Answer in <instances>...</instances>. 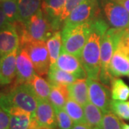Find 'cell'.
Instances as JSON below:
<instances>
[{
    "label": "cell",
    "mask_w": 129,
    "mask_h": 129,
    "mask_svg": "<svg viewBox=\"0 0 129 129\" xmlns=\"http://www.w3.org/2000/svg\"><path fill=\"white\" fill-rule=\"evenodd\" d=\"M108 28V24L102 15L92 22L90 32L80 58L88 78L99 80L101 40Z\"/></svg>",
    "instance_id": "1"
},
{
    "label": "cell",
    "mask_w": 129,
    "mask_h": 129,
    "mask_svg": "<svg viewBox=\"0 0 129 129\" xmlns=\"http://www.w3.org/2000/svg\"><path fill=\"white\" fill-rule=\"evenodd\" d=\"M38 98L29 83L12 85L9 90L0 92V106L6 112L17 108L35 114Z\"/></svg>",
    "instance_id": "2"
},
{
    "label": "cell",
    "mask_w": 129,
    "mask_h": 129,
    "mask_svg": "<svg viewBox=\"0 0 129 129\" xmlns=\"http://www.w3.org/2000/svg\"><path fill=\"white\" fill-rule=\"evenodd\" d=\"M125 29L109 27L102 37L99 81L107 86L111 85V80L113 78L109 69L111 60Z\"/></svg>",
    "instance_id": "3"
},
{
    "label": "cell",
    "mask_w": 129,
    "mask_h": 129,
    "mask_svg": "<svg viewBox=\"0 0 129 129\" xmlns=\"http://www.w3.org/2000/svg\"><path fill=\"white\" fill-rule=\"evenodd\" d=\"M92 22L70 28H62V51L75 56L80 60L83 48L90 32Z\"/></svg>",
    "instance_id": "4"
},
{
    "label": "cell",
    "mask_w": 129,
    "mask_h": 129,
    "mask_svg": "<svg viewBox=\"0 0 129 129\" xmlns=\"http://www.w3.org/2000/svg\"><path fill=\"white\" fill-rule=\"evenodd\" d=\"M101 15L99 0H85L70 12L64 21L62 28H70L92 22Z\"/></svg>",
    "instance_id": "5"
},
{
    "label": "cell",
    "mask_w": 129,
    "mask_h": 129,
    "mask_svg": "<svg viewBox=\"0 0 129 129\" xmlns=\"http://www.w3.org/2000/svg\"><path fill=\"white\" fill-rule=\"evenodd\" d=\"M103 17L109 27L125 29L129 27V12L113 0H99Z\"/></svg>",
    "instance_id": "6"
},
{
    "label": "cell",
    "mask_w": 129,
    "mask_h": 129,
    "mask_svg": "<svg viewBox=\"0 0 129 129\" xmlns=\"http://www.w3.org/2000/svg\"><path fill=\"white\" fill-rule=\"evenodd\" d=\"M22 47L28 52L36 73L40 76L47 75L50 67V61L45 41L32 40Z\"/></svg>",
    "instance_id": "7"
},
{
    "label": "cell",
    "mask_w": 129,
    "mask_h": 129,
    "mask_svg": "<svg viewBox=\"0 0 129 129\" xmlns=\"http://www.w3.org/2000/svg\"><path fill=\"white\" fill-rule=\"evenodd\" d=\"M25 24L29 42L32 40L46 42L56 32L41 9L34 14Z\"/></svg>",
    "instance_id": "8"
},
{
    "label": "cell",
    "mask_w": 129,
    "mask_h": 129,
    "mask_svg": "<svg viewBox=\"0 0 129 129\" xmlns=\"http://www.w3.org/2000/svg\"><path fill=\"white\" fill-rule=\"evenodd\" d=\"M88 85V97L89 101L98 107L103 113L111 110V103L112 101L111 92L106 85L101 82L87 78Z\"/></svg>",
    "instance_id": "9"
},
{
    "label": "cell",
    "mask_w": 129,
    "mask_h": 129,
    "mask_svg": "<svg viewBox=\"0 0 129 129\" xmlns=\"http://www.w3.org/2000/svg\"><path fill=\"white\" fill-rule=\"evenodd\" d=\"M36 74L27 50L23 47H19L17 56V75L13 85L29 83Z\"/></svg>",
    "instance_id": "10"
},
{
    "label": "cell",
    "mask_w": 129,
    "mask_h": 129,
    "mask_svg": "<svg viewBox=\"0 0 129 129\" xmlns=\"http://www.w3.org/2000/svg\"><path fill=\"white\" fill-rule=\"evenodd\" d=\"M35 118L40 126L48 129L57 128L55 110L49 100L38 99Z\"/></svg>",
    "instance_id": "11"
},
{
    "label": "cell",
    "mask_w": 129,
    "mask_h": 129,
    "mask_svg": "<svg viewBox=\"0 0 129 129\" xmlns=\"http://www.w3.org/2000/svg\"><path fill=\"white\" fill-rule=\"evenodd\" d=\"M67 0H42L41 9L48 19L55 31L60 30L62 27L60 20Z\"/></svg>",
    "instance_id": "12"
},
{
    "label": "cell",
    "mask_w": 129,
    "mask_h": 129,
    "mask_svg": "<svg viewBox=\"0 0 129 129\" xmlns=\"http://www.w3.org/2000/svg\"><path fill=\"white\" fill-rule=\"evenodd\" d=\"M9 116V129H36L38 125L35 114L17 108H12L7 111Z\"/></svg>",
    "instance_id": "13"
},
{
    "label": "cell",
    "mask_w": 129,
    "mask_h": 129,
    "mask_svg": "<svg viewBox=\"0 0 129 129\" xmlns=\"http://www.w3.org/2000/svg\"><path fill=\"white\" fill-rule=\"evenodd\" d=\"M55 64L58 68L72 74L77 79L88 78L87 73L80 60L75 56L68 52L61 51Z\"/></svg>",
    "instance_id": "14"
},
{
    "label": "cell",
    "mask_w": 129,
    "mask_h": 129,
    "mask_svg": "<svg viewBox=\"0 0 129 129\" xmlns=\"http://www.w3.org/2000/svg\"><path fill=\"white\" fill-rule=\"evenodd\" d=\"M19 48L0 59V85H9L16 78Z\"/></svg>",
    "instance_id": "15"
},
{
    "label": "cell",
    "mask_w": 129,
    "mask_h": 129,
    "mask_svg": "<svg viewBox=\"0 0 129 129\" xmlns=\"http://www.w3.org/2000/svg\"><path fill=\"white\" fill-rule=\"evenodd\" d=\"M19 47V37L12 24L0 30V59Z\"/></svg>",
    "instance_id": "16"
},
{
    "label": "cell",
    "mask_w": 129,
    "mask_h": 129,
    "mask_svg": "<svg viewBox=\"0 0 129 129\" xmlns=\"http://www.w3.org/2000/svg\"><path fill=\"white\" fill-rule=\"evenodd\" d=\"M109 69L113 77L129 75L128 53L116 48L111 60Z\"/></svg>",
    "instance_id": "17"
},
{
    "label": "cell",
    "mask_w": 129,
    "mask_h": 129,
    "mask_svg": "<svg viewBox=\"0 0 129 129\" xmlns=\"http://www.w3.org/2000/svg\"><path fill=\"white\" fill-rule=\"evenodd\" d=\"M87 78L78 79L68 85L70 98L83 106L89 102Z\"/></svg>",
    "instance_id": "18"
},
{
    "label": "cell",
    "mask_w": 129,
    "mask_h": 129,
    "mask_svg": "<svg viewBox=\"0 0 129 129\" xmlns=\"http://www.w3.org/2000/svg\"><path fill=\"white\" fill-rule=\"evenodd\" d=\"M19 20L27 23L41 9L42 0H17Z\"/></svg>",
    "instance_id": "19"
},
{
    "label": "cell",
    "mask_w": 129,
    "mask_h": 129,
    "mask_svg": "<svg viewBox=\"0 0 129 129\" xmlns=\"http://www.w3.org/2000/svg\"><path fill=\"white\" fill-rule=\"evenodd\" d=\"M47 80L50 85H69L78 79L72 74L58 68L56 64H53L50 67L47 73Z\"/></svg>",
    "instance_id": "20"
},
{
    "label": "cell",
    "mask_w": 129,
    "mask_h": 129,
    "mask_svg": "<svg viewBox=\"0 0 129 129\" xmlns=\"http://www.w3.org/2000/svg\"><path fill=\"white\" fill-rule=\"evenodd\" d=\"M83 108L85 123L92 129H101V124L103 116V111L90 101L83 106Z\"/></svg>",
    "instance_id": "21"
},
{
    "label": "cell",
    "mask_w": 129,
    "mask_h": 129,
    "mask_svg": "<svg viewBox=\"0 0 129 129\" xmlns=\"http://www.w3.org/2000/svg\"><path fill=\"white\" fill-rule=\"evenodd\" d=\"M69 98L68 85H51L49 101L55 108H64L66 102Z\"/></svg>",
    "instance_id": "22"
},
{
    "label": "cell",
    "mask_w": 129,
    "mask_h": 129,
    "mask_svg": "<svg viewBox=\"0 0 129 129\" xmlns=\"http://www.w3.org/2000/svg\"><path fill=\"white\" fill-rule=\"evenodd\" d=\"M47 47L49 52L50 65L56 64L57 58L59 57L62 47V40L61 31L55 32L47 40Z\"/></svg>",
    "instance_id": "23"
},
{
    "label": "cell",
    "mask_w": 129,
    "mask_h": 129,
    "mask_svg": "<svg viewBox=\"0 0 129 129\" xmlns=\"http://www.w3.org/2000/svg\"><path fill=\"white\" fill-rule=\"evenodd\" d=\"M36 96L40 100H49L51 85L42 76L36 74L29 82Z\"/></svg>",
    "instance_id": "24"
},
{
    "label": "cell",
    "mask_w": 129,
    "mask_h": 129,
    "mask_svg": "<svg viewBox=\"0 0 129 129\" xmlns=\"http://www.w3.org/2000/svg\"><path fill=\"white\" fill-rule=\"evenodd\" d=\"M112 100L126 101L129 98V86L117 77H113L111 82Z\"/></svg>",
    "instance_id": "25"
},
{
    "label": "cell",
    "mask_w": 129,
    "mask_h": 129,
    "mask_svg": "<svg viewBox=\"0 0 129 129\" xmlns=\"http://www.w3.org/2000/svg\"><path fill=\"white\" fill-rule=\"evenodd\" d=\"M63 108L73 120L74 123H85L84 108L78 102L70 98L66 102Z\"/></svg>",
    "instance_id": "26"
},
{
    "label": "cell",
    "mask_w": 129,
    "mask_h": 129,
    "mask_svg": "<svg viewBox=\"0 0 129 129\" xmlns=\"http://www.w3.org/2000/svg\"><path fill=\"white\" fill-rule=\"evenodd\" d=\"M0 7L3 10L9 23L19 20L17 0H6L0 2Z\"/></svg>",
    "instance_id": "27"
},
{
    "label": "cell",
    "mask_w": 129,
    "mask_h": 129,
    "mask_svg": "<svg viewBox=\"0 0 129 129\" xmlns=\"http://www.w3.org/2000/svg\"><path fill=\"white\" fill-rule=\"evenodd\" d=\"M101 129H123V123L112 111L103 113Z\"/></svg>",
    "instance_id": "28"
},
{
    "label": "cell",
    "mask_w": 129,
    "mask_h": 129,
    "mask_svg": "<svg viewBox=\"0 0 129 129\" xmlns=\"http://www.w3.org/2000/svg\"><path fill=\"white\" fill-rule=\"evenodd\" d=\"M111 110L120 119L129 120V102L112 100Z\"/></svg>",
    "instance_id": "29"
},
{
    "label": "cell",
    "mask_w": 129,
    "mask_h": 129,
    "mask_svg": "<svg viewBox=\"0 0 129 129\" xmlns=\"http://www.w3.org/2000/svg\"><path fill=\"white\" fill-rule=\"evenodd\" d=\"M55 108V107H54ZM58 129H71L74 122L63 108H55Z\"/></svg>",
    "instance_id": "30"
},
{
    "label": "cell",
    "mask_w": 129,
    "mask_h": 129,
    "mask_svg": "<svg viewBox=\"0 0 129 129\" xmlns=\"http://www.w3.org/2000/svg\"><path fill=\"white\" fill-rule=\"evenodd\" d=\"M85 0H67L66 5L64 7V11L62 12V14L61 15V18L60 20L62 22V23L63 24V22L65 20V19L68 17V15L70 14V12L73 10L77 6H78L80 4L83 3Z\"/></svg>",
    "instance_id": "31"
},
{
    "label": "cell",
    "mask_w": 129,
    "mask_h": 129,
    "mask_svg": "<svg viewBox=\"0 0 129 129\" xmlns=\"http://www.w3.org/2000/svg\"><path fill=\"white\" fill-rule=\"evenodd\" d=\"M117 49L129 54V28L124 30V32L118 44Z\"/></svg>",
    "instance_id": "32"
},
{
    "label": "cell",
    "mask_w": 129,
    "mask_h": 129,
    "mask_svg": "<svg viewBox=\"0 0 129 129\" xmlns=\"http://www.w3.org/2000/svg\"><path fill=\"white\" fill-rule=\"evenodd\" d=\"M9 116L0 106V129H9Z\"/></svg>",
    "instance_id": "33"
},
{
    "label": "cell",
    "mask_w": 129,
    "mask_h": 129,
    "mask_svg": "<svg viewBox=\"0 0 129 129\" xmlns=\"http://www.w3.org/2000/svg\"><path fill=\"white\" fill-rule=\"evenodd\" d=\"M9 24V22H8L7 17H6L3 10L0 7V30L4 27H5Z\"/></svg>",
    "instance_id": "34"
},
{
    "label": "cell",
    "mask_w": 129,
    "mask_h": 129,
    "mask_svg": "<svg viewBox=\"0 0 129 129\" xmlns=\"http://www.w3.org/2000/svg\"><path fill=\"white\" fill-rule=\"evenodd\" d=\"M71 129H92L85 123H74Z\"/></svg>",
    "instance_id": "35"
},
{
    "label": "cell",
    "mask_w": 129,
    "mask_h": 129,
    "mask_svg": "<svg viewBox=\"0 0 129 129\" xmlns=\"http://www.w3.org/2000/svg\"><path fill=\"white\" fill-rule=\"evenodd\" d=\"M113 1L123 7L129 12V0H113Z\"/></svg>",
    "instance_id": "36"
},
{
    "label": "cell",
    "mask_w": 129,
    "mask_h": 129,
    "mask_svg": "<svg viewBox=\"0 0 129 129\" xmlns=\"http://www.w3.org/2000/svg\"><path fill=\"white\" fill-rule=\"evenodd\" d=\"M123 129H129V124L123 123Z\"/></svg>",
    "instance_id": "37"
},
{
    "label": "cell",
    "mask_w": 129,
    "mask_h": 129,
    "mask_svg": "<svg viewBox=\"0 0 129 129\" xmlns=\"http://www.w3.org/2000/svg\"><path fill=\"white\" fill-rule=\"evenodd\" d=\"M4 1H6V0H0V2H4Z\"/></svg>",
    "instance_id": "38"
},
{
    "label": "cell",
    "mask_w": 129,
    "mask_h": 129,
    "mask_svg": "<svg viewBox=\"0 0 129 129\" xmlns=\"http://www.w3.org/2000/svg\"><path fill=\"white\" fill-rule=\"evenodd\" d=\"M128 28H129V27H128Z\"/></svg>",
    "instance_id": "39"
},
{
    "label": "cell",
    "mask_w": 129,
    "mask_h": 129,
    "mask_svg": "<svg viewBox=\"0 0 129 129\" xmlns=\"http://www.w3.org/2000/svg\"><path fill=\"white\" fill-rule=\"evenodd\" d=\"M128 76H129V75H128Z\"/></svg>",
    "instance_id": "40"
}]
</instances>
